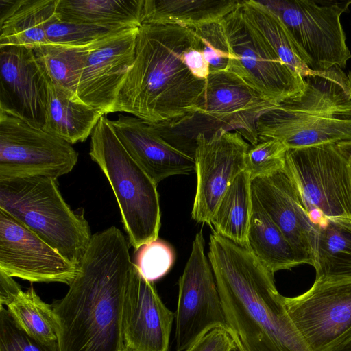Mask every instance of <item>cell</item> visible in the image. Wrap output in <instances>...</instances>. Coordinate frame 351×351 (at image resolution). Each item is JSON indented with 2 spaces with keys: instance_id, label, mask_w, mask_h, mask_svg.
<instances>
[{
  "instance_id": "60d3db41",
  "label": "cell",
  "mask_w": 351,
  "mask_h": 351,
  "mask_svg": "<svg viewBox=\"0 0 351 351\" xmlns=\"http://www.w3.org/2000/svg\"><path fill=\"white\" fill-rule=\"evenodd\" d=\"M347 77H348V82H349V86H350V91H351V69L348 73Z\"/></svg>"
},
{
  "instance_id": "f35d334b",
  "label": "cell",
  "mask_w": 351,
  "mask_h": 351,
  "mask_svg": "<svg viewBox=\"0 0 351 351\" xmlns=\"http://www.w3.org/2000/svg\"><path fill=\"white\" fill-rule=\"evenodd\" d=\"M22 291L13 277L0 271V304L8 306Z\"/></svg>"
},
{
  "instance_id": "d6a6232c",
  "label": "cell",
  "mask_w": 351,
  "mask_h": 351,
  "mask_svg": "<svg viewBox=\"0 0 351 351\" xmlns=\"http://www.w3.org/2000/svg\"><path fill=\"white\" fill-rule=\"evenodd\" d=\"M223 20L193 29L200 40L202 50L209 65L210 73L228 71L232 59Z\"/></svg>"
},
{
  "instance_id": "44dd1931",
  "label": "cell",
  "mask_w": 351,
  "mask_h": 351,
  "mask_svg": "<svg viewBox=\"0 0 351 351\" xmlns=\"http://www.w3.org/2000/svg\"><path fill=\"white\" fill-rule=\"evenodd\" d=\"M58 0H14L0 13V47H34L49 43L48 25L57 16Z\"/></svg>"
},
{
  "instance_id": "3957f363",
  "label": "cell",
  "mask_w": 351,
  "mask_h": 351,
  "mask_svg": "<svg viewBox=\"0 0 351 351\" xmlns=\"http://www.w3.org/2000/svg\"><path fill=\"white\" fill-rule=\"evenodd\" d=\"M198 40L192 28L143 23L138 27L135 57L112 112L132 114L149 123L168 125L197 112L206 80L184 61Z\"/></svg>"
},
{
  "instance_id": "7402d4cb",
  "label": "cell",
  "mask_w": 351,
  "mask_h": 351,
  "mask_svg": "<svg viewBox=\"0 0 351 351\" xmlns=\"http://www.w3.org/2000/svg\"><path fill=\"white\" fill-rule=\"evenodd\" d=\"M105 114L49 80L43 126L45 131L71 144L84 142Z\"/></svg>"
},
{
  "instance_id": "6da1fadb",
  "label": "cell",
  "mask_w": 351,
  "mask_h": 351,
  "mask_svg": "<svg viewBox=\"0 0 351 351\" xmlns=\"http://www.w3.org/2000/svg\"><path fill=\"white\" fill-rule=\"evenodd\" d=\"M133 268L118 228L92 235L66 294L53 305L60 351L124 350L122 304Z\"/></svg>"
},
{
  "instance_id": "7a4b0ae2",
  "label": "cell",
  "mask_w": 351,
  "mask_h": 351,
  "mask_svg": "<svg viewBox=\"0 0 351 351\" xmlns=\"http://www.w3.org/2000/svg\"><path fill=\"white\" fill-rule=\"evenodd\" d=\"M208 258L236 351H311L276 287L246 247L213 232Z\"/></svg>"
},
{
  "instance_id": "8992f818",
  "label": "cell",
  "mask_w": 351,
  "mask_h": 351,
  "mask_svg": "<svg viewBox=\"0 0 351 351\" xmlns=\"http://www.w3.org/2000/svg\"><path fill=\"white\" fill-rule=\"evenodd\" d=\"M284 167L315 224L351 219V159L337 144L288 149Z\"/></svg>"
},
{
  "instance_id": "83f0119b",
  "label": "cell",
  "mask_w": 351,
  "mask_h": 351,
  "mask_svg": "<svg viewBox=\"0 0 351 351\" xmlns=\"http://www.w3.org/2000/svg\"><path fill=\"white\" fill-rule=\"evenodd\" d=\"M251 182L246 170L237 176L220 200L210 226L217 234L246 248L252 212Z\"/></svg>"
},
{
  "instance_id": "e575fe53",
  "label": "cell",
  "mask_w": 351,
  "mask_h": 351,
  "mask_svg": "<svg viewBox=\"0 0 351 351\" xmlns=\"http://www.w3.org/2000/svg\"><path fill=\"white\" fill-rule=\"evenodd\" d=\"M287 147L269 138L250 147L245 155V169L252 179L271 175L284 167Z\"/></svg>"
},
{
  "instance_id": "e0dca14e",
  "label": "cell",
  "mask_w": 351,
  "mask_h": 351,
  "mask_svg": "<svg viewBox=\"0 0 351 351\" xmlns=\"http://www.w3.org/2000/svg\"><path fill=\"white\" fill-rule=\"evenodd\" d=\"M277 106L236 74L226 71L209 74L197 113L224 124L229 131L239 132L255 145L259 140L258 119Z\"/></svg>"
},
{
  "instance_id": "4dcf8cb0",
  "label": "cell",
  "mask_w": 351,
  "mask_h": 351,
  "mask_svg": "<svg viewBox=\"0 0 351 351\" xmlns=\"http://www.w3.org/2000/svg\"><path fill=\"white\" fill-rule=\"evenodd\" d=\"M351 141V117L328 116L316 119L280 140L287 149Z\"/></svg>"
},
{
  "instance_id": "8fae6325",
  "label": "cell",
  "mask_w": 351,
  "mask_h": 351,
  "mask_svg": "<svg viewBox=\"0 0 351 351\" xmlns=\"http://www.w3.org/2000/svg\"><path fill=\"white\" fill-rule=\"evenodd\" d=\"M204 239L197 232L178 280L176 312V350L184 351L208 331L228 330L215 277L204 252ZM229 332V331H228Z\"/></svg>"
},
{
  "instance_id": "8d00e7d4",
  "label": "cell",
  "mask_w": 351,
  "mask_h": 351,
  "mask_svg": "<svg viewBox=\"0 0 351 351\" xmlns=\"http://www.w3.org/2000/svg\"><path fill=\"white\" fill-rule=\"evenodd\" d=\"M234 339L225 328H214L191 345L184 351H236Z\"/></svg>"
},
{
  "instance_id": "4316f807",
  "label": "cell",
  "mask_w": 351,
  "mask_h": 351,
  "mask_svg": "<svg viewBox=\"0 0 351 351\" xmlns=\"http://www.w3.org/2000/svg\"><path fill=\"white\" fill-rule=\"evenodd\" d=\"M241 8L247 25L285 64L304 78L316 72L304 63L291 34L276 14L260 1H241Z\"/></svg>"
},
{
  "instance_id": "603a6c76",
  "label": "cell",
  "mask_w": 351,
  "mask_h": 351,
  "mask_svg": "<svg viewBox=\"0 0 351 351\" xmlns=\"http://www.w3.org/2000/svg\"><path fill=\"white\" fill-rule=\"evenodd\" d=\"M316 225L315 281L351 280V219L326 218Z\"/></svg>"
},
{
  "instance_id": "836d02e7",
  "label": "cell",
  "mask_w": 351,
  "mask_h": 351,
  "mask_svg": "<svg viewBox=\"0 0 351 351\" xmlns=\"http://www.w3.org/2000/svg\"><path fill=\"white\" fill-rule=\"evenodd\" d=\"M175 255L168 243L157 239L136 250L133 263L144 278L154 282L169 272L173 265Z\"/></svg>"
},
{
  "instance_id": "cb8c5ba5",
  "label": "cell",
  "mask_w": 351,
  "mask_h": 351,
  "mask_svg": "<svg viewBox=\"0 0 351 351\" xmlns=\"http://www.w3.org/2000/svg\"><path fill=\"white\" fill-rule=\"evenodd\" d=\"M241 2L237 0H144L143 23L176 25L196 29L221 21L237 8Z\"/></svg>"
},
{
  "instance_id": "f546056e",
  "label": "cell",
  "mask_w": 351,
  "mask_h": 351,
  "mask_svg": "<svg viewBox=\"0 0 351 351\" xmlns=\"http://www.w3.org/2000/svg\"><path fill=\"white\" fill-rule=\"evenodd\" d=\"M7 307L16 324L28 335L45 343H58L53 305L43 302L32 287L22 291Z\"/></svg>"
},
{
  "instance_id": "277c9868",
  "label": "cell",
  "mask_w": 351,
  "mask_h": 351,
  "mask_svg": "<svg viewBox=\"0 0 351 351\" xmlns=\"http://www.w3.org/2000/svg\"><path fill=\"white\" fill-rule=\"evenodd\" d=\"M90 136L89 155L112 189L130 244L136 250L158 239L161 212L157 184L128 153L106 114Z\"/></svg>"
},
{
  "instance_id": "4fadbf2b",
  "label": "cell",
  "mask_w": 351,
  "mask_h": 351,
  "mask_svg": "<svg viewBox=\"0 0 351 351\" xmlns=\"http://www.w3.org/2000/svg\"><path fill=\"white\" fill-rule=\"evenodd\" d=\"M250 145L238 132L219 127L211 134L195 136L196 192L191 211L197 223L210 226L211 218L226 191L245 169Z\"/></svg>"
},
{
  "instance_id": "ffe728a7",
  "label": "cell",
  "mask_w": 351,
  "mask_h": 351,
  "mask_svg": "<svg viewBox=\"0 0 351 351\" xmlns=\"http://www.w3.org/2000/svg\"><path fill=\"white\" fill-rule=\"evenodd\" d=\"M111 123L128 153L157 185L169 176L195 170L194 158L171 143L154 124L123 114Z\"/></svg>"
},
{
  "instance_id": "5b68a950",
  "label": "cell",
  "mask_w": 351,
  "mask_h": 351,
  "mask_svg": "<svg viewBox=\"0 0 351 351\" xmlns=\"http://www.w3.org/2000/svg\"><path fill=\"white\" fill-rule=\"evenodd\" d=\"M0 209L78 265L92 234L84 216L73 211L62 197L56 179L33 176L0 180Z\"/></svg>"
},
{
  "instance_id": "74e56055",
  "label": "cell",
  "mask_w": 351,
  "mask_h": 351,
  "mask_svg": "<svg viewBox=\"0 0 351 351\" xmlns=\"http://www.w3.org/2000/svg\"><path fill=\"white\" fill-rule=\"evenodd\" d=\"M184 61L196 77L203 80L207 79L210 74L209 65L202 50L199 38L193 45L186 50Z\"/></svg>"
},
{
  "instance_id": "b9f144b4",
  "label": "cell",
  "mask_w": 351,
  "mask_h": 351,
  "mask_svg": "<svg viewBox=\"0 0 351 351\" xmlns=\"http://www.w3.org/2000/svg\"><path fill=\"white\" fill-rule=\"evenodd\" d=\"M123 351H131V350H130L129 349H128V348H125V349H124V350H123Z\"/></svg>"
},
{
  "instance_id": "1f68e13d",
  "label": "cell",
  "mask_w": 351,
  "mask_h": 351,
  "mask_svg": "<svg viewBox=\"0 0 351 351\" xmlns=\"http://www.w3.org/2000/svg\"><path fill=\"white\" fill-rule=\"evenodd\" d=\"M127 27H131L69 23L57 16L48 25L46 34L49 43L84 46Z\"/></svg>"
},
{
  "instance_id": "5bb4252c",
  "label": "cell",
  "mask_w": 351,
  "mask_h": 351,
  "mask_svg": "<svg viewBox=\"0 0 351 351\" xmlns=\"http://www.w3.org/2000/svg\"><path fill=\"white\" fill-rule=\"evenodd\" d=\"M77 265L0 209V271L32 282L69 285Z\"/></svg>"
},
{
  "instance_id": "ab89813d",
  "label": "cell",
  "mask_w": 351,
  "mask_h": 351,
  "mask_svg": "<svg viewBox=\"0 0 351 351\" xmlns=\"http://www.w3.org/2000/svg\"><path fill=\"white\" fill-rule=\"evenodd\" d=\"M337 145L351 159V141L339 143Z\"/></svg>"
},
{
  "instance_id": "ba28073f",
  "label": "cell",
  "mask_w": 351,
  "mask_h": 351,
  "mask_svg": "<svg viewBox=\"0 0 351 351\" xmlns=\"http://www.w3.org/2000/svg\"><path fill=\"white\" fill-rule=\"evenodd\" d=\"M78 153L66 141L0 110V180L71 172Z\"/></svg>"
},
{
  "instance_id": "52a82bcc",
  "label": "cell",
  "mask_w": 351,
  "mask_h": 351,
  "mask_svg": "<svg viewBox=\"0 0 351 351\" xmlns=\"http://www.w3.org/2000/svg\"><path fill=\"white\" fill-rule=\"evenodd\" d=\"M282 20L313 71L346 67L350 51L341 23L351 1H260Z\"/></svg>"
},
{
  "instance_id": "f1b7e54d",
  "label": "cell",
  "mask_w": 351,
  "mask_h": 351,
  "mask_svg": "<svg viewBox=\"0 0 351 351\" xmlns=\"http://www.w3.org/2000/svg\"><path fill=\"white\" fill-rule=\"evenodd\" d=\"M93 44L77 46L47 43L32 49L49 80L78 98L79 82Z\"/></svg>"
},
{
  "instance_id": "9a60e30c",
  "label": "cell",
  "mask_w": 351,
  "mask_h": 351,
  "mask_svg": "<svg viewBox=\"0 0 351 351\" xmlns=\"http://www.w3.org/2000/svg\"><path fill=\"white\" fill-rule=\"evenodd\" d=\"M138 27L123 29L91 45L77 88L80 100L106 114L112 112L134 62Z\"/></svg>"
},
{
  "instance_id": "30bf717a",
  "label": "cell",
  "mask_w": 351,
  "mask_h": 351,
  "mask_svg": "<svg viewBox=\"0 0 351 351\" xmlns=\"http://www.w3.org/2000/svg\"><path fill=\"white\" fill-rule=\"evenodd\" d=\"M282 302L311 351H341L351 342V280L315 281Z\"/></svg>"
},
{
  "instance_id": "9c48e42d",
  "label": "cell",
  "mask_w": 351,
  "mask_h": 351,
  "mask_svg": "<svg viewBox=\"0 0 351 351\" xmlns=\"http://www.w3.org/2000/svg\"><path fill=\"white\" fill-rule=\"evenodd\" d=\"M241 4L223 20L232 53L228 71L276 105L299 97L305 90L304 78L247 25Z\"/></svg>"
},
{
  "instance_id": "ac0fdd59",
  "label": "cell",
  "mask_w": 351,
  "mask_h": 351,
  "mask_svg": "<svg viewBox=\"0 0 351 351\" xmlns=\"http://www.w3.org/2000/svg\"><path fill=\"white\" fill-rule=\"evenodd\" d=\"M0 110L43 128L49 80L32 47H0Z\"/></svg>"
},
{
  "instance_id": "2e32d148",
  "label": "cell",
  "mask_w": 351,
  "mask_h": 351,
  "mask_svg": "<svg viewBox=\"0 0 351 351\" xmlns=\"http://www.w3.org/2000/svg\"><path fill=\"white\" fill-rule=\"evenodd\" d=\"M252 194L293 247L300 264L313 265L317 225L285 167L252 180Z\"/></svg>"
},
{
  "instance_id": "d590c367",
  "label": "cell",
  "mask_w": 351,
  "mask_h": 351,
  "mask_svg": "<svg viewBox=\"0 0 351 351\" xmlns=\"http://www.w3.org/2000/svg\"><path fill=\"white\" fill-rule=\"evenodd\" d=\"M0 309V351H60L58 343L36 339L16 324L8 309Z\"/></svg>"
},
{
  "instance_id": "d4e9b609",
  "label": "cell",
  "mask_w": 351,
  "mask_h": 351,
  "mask_svg": "<svg viewBox=\"0 0 351 351\" xmlns=\"http://www.w3.org/2000/svg\"><path fill=\"white\" fill-rule=\"evenodd\" d=\"M247 243V249L273 274L299 265L293 247L253 194Z\"/></svg>"
},
{
  "instance_id": "d6986e66",
  "label": "cell",
  "mask_w": 351,
  "mask_h": 351,
  "mask_svg": "<svg viewBox=\"0 0 351 351\" xmlns=\"http://www.w3.org/2000/svg\"><path fill=\"white\" fill-rule=\"evenodd\" d=\"M175 318L154 282L144 278L134 264L122 304L125 347L131 351H168Z\"/></svg>"
},
{
  "instance_id": "484cf974",
  "label": "cell",
  "mask_w": 351,
  "mask_h": 351,
  "mask_svg": "<svg viewBox=\"0 0 351 351\" xmlns=\"http://www.w3.org/2000/svg\"><path fill=\"white\" fill-rule=\"evenodd\" d=\"M143 5L144 0H58L57 14L69 23L140 27Z\"/></svg>"
},
{
  "instance_id": "7c38bea8",
  "label": "cell",
  "mask_w": 351,
  "mask_h": 351,
  "mask_svg": "<svg viewBox=\"0 0 351 351\" xmlns=\"http://www.w3.org/2000/svg\"><path fill=\"white\" fill-rule=\"evenodd\" d=\"M304 81L302 95L266 111L258 119L259 139L280 141L323 117H351V91L348 77L341 68L316 71Z\"/></svg>"
}]
</instances>
